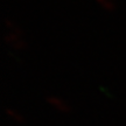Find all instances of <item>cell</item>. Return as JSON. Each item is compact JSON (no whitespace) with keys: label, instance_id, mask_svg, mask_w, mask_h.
<instances>
[{"label":"cell","instance_id":"obj_1","mask_svg":"<svg viewBox=\"0 0 126 126\" xmlns=\"http://www.w3.org/2000/svg\"><path fill=\"white\" fill-rule=\"evenodd\" d=\"M5 42L9 45L12 48L18 50H22L25 47H26V42L22 40V37L20 35H16V34H13V33H6L4 36Z\"/></svg>","mask_w":126,"mask_h":126},{"label":"cell","instance_id":"obj_2","mask_svg":"<svg viewBox=\"0 0 126 126\" xmlns=\"http://www.w3.org/2000/svg\"><path fill=\"white\" fill-rule=\"evenodd\" d=\"M46 99H47V102H48L51 106H54L56 110H59L60 112L68 113L70 111V106H69L65 102H63L62 99L57 98V97H54V96H48Z\"/></svg>","mask_w":126,"mask_h":126},{"label":"cell","instance_id":"obj_3","mask_svg":"<svg viewBox=\"0 0 126 126\" xmlns=\"http://www.w3.org/2000/svg\"><path fill=\"white\" fill-rule=\"evenodd\" d=\"M5 25H6V27L9 29V33H13V34H16V35H20V36L22 35V31H21L20 27L16 26L12 20L6 19V20H5Z\"/></svg>","mask_w":126,"mask_h":126},{"label":"cell","instance_id":"obj_4","mask_svg":"<svg viewBox=\"0 0 126 126\" xmlns=\"http://www.w3.org/2000/svg\"><path fill=\"white\" fill-rule=\"evenodd\" d=\"M5 112H6V114H7L8 117H11L12 119H14L15 122L21 123V124H22V123L25 122V119H23L22 116H21V114H19V113H16L15 111H14V110H12V109L7 108L6 110H5Z\"/></svg>","mask_w":126,"mask_h":126},{"label":"cell","instance_id":"obj_5","mask_svg":"<svg viewBox=\"0 0 126 126\" xmlns=\"http://www.w3.org/2000/svg\"><path fill=\"white\" fill-rule=\"evenodd\" d=\"M105 11L108 12H113L114 11V4L112 2V0H96Z\"/></svg>","mask_w":126,"mask_h":126}]
</instances>
